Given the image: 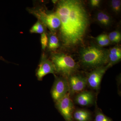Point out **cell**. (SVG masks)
<instances>
[{
  "instance_id": "obj_1",
  "label": "cell",
  "mask_w": 121,
  "mask_h": 121,
  "mask_svg": "<svg viewBox=\"0 0 121 121\" xmlns=\"http://www.w3.org/2000/svg\"><path fill=\"white\" fill-rule=\"evenodd\" d=\"M55 12L60 21L58 37L63 48L71 49L83 43L90 25V17L79 0L58 1Z\"/></svg>"
},
{
  "instance_id": "obj_2",
  "label": "cell",
  "mask_w": 121,
  "mask_h": 121,
  "mask_svg": "<svg viewBox=\"0 0 121 121\" xmlns=\"http://www.w3.org/2000/svg\"><path fill=\"white\" fill-rule=\"evenodd\" d=\"M108 54L107 49L96 44H91L80 49V62L84 67L95 69L108 64Z\"/></svg>"
},
{
  "instance_id": "obj_3",
  "label": "cell",
  "mask_w": 121,
  "mask_h": 121,
  "mask_svg": "<svg viewBox=\"0 0 121 121\" xmlns=\"http://www.w3.org/2000/svg\"><path fill=\"white\" fill-rule=\"evenodd\" d=\"M27 10L43 24L50 32L56 33L59 31L60 21L55 11H48L44 6L39 4L31 8H27Z\"/></svg>"
},
{
  "instance_id": "obj_4",
  "label": "cell",
  "mask_w": 121,
  "mask_h": 121,
  "mask_svg": "<svg viewBox=\"0 0 121 121\" xmlns=\"http://www.w3.org/2000/svg\"><path fill=\"white\" fill-rule=\"evenodd\" d=\"M50 59L54 65L56 73L61 76L67 78L78 70V65L74 59L63 52H52Z\"/></svg>"
},
{
  "instance_id": "obj_5",
  "label": "cell",
  "mask_w": 121,
  "mask_h": 121,
  "mask_svg": "<svg viewBox=\"0 0 121 121\" xmlns=\"http://www.w3.org/2000/svg\"><path fill=\"white\" fill-rule=\"evenodd\" d=\"M55 80L51 91L52 97L56 102L69 92L67 78L54 74Z\"/></svg>"
},
{
  "instance_id": "obj_6",
  "label": "cell",
  "mask_w": 121,
  "mask_h": 121,
  "mask_svg": "<svg viewBox=\"0 0 121 121\" xmlns=\"http://www.w3.org/2000/svg\"><path fill=\"white\" fill-rule=\"evenodd\" d=\"M69 92L56 102V106L66 121H73L74 106Z\"/></svg>"
},
{
  "instance_id": "obj_7",
  "label": "cell",
  "mask_w": 121,
  "mask_h": 121,
  "mask_svg": "<svg viewBox=\"0 0 121 121\" xmlns=\"http://www.w3.org/2000/svg\"><path fill=\"white\" fill-rule=\"evenodd\" d=\"M111 66L109 64L95 68L86 77L87 85L94 90H98L100 87L101 82L106 71Z\"/></svg>"
},
{
  "instance_id": "obj_8",
  "label": "cell",
  "mask_w": 121,
  "mask_h": 121,
  "mask_svg": "<svg viewBox=\"0 0 121 121\" xmlns=\"http://www.w3.org/2000/svg\"><path fill=\"white\" fill-rule=\"evenodd\" d=\"M70 95L84 91L87 85L86 77L80 75L74 74L67 78Z\"/></svg>"
},
{
  "instance_id": "obj_9",
  "label": "cell",
  "mask_w": 121,
  "mask_h": 121,
  "mask_svg": "<svg viewBox=\"0 0 121 121\" xmlns=\"http://www.w3.org/2000/svg\"><path fill=\"white\" fill-rule=\"evenodd\" d=\"M56 73L55 70L52 62L44 53L41 55L40 62L36 70V75L37 79L41 80L48 74Z\"/></svg>"
},
{
  "instance_id": "obj_10",
  "label": "cell",
  "mask_w": 121,
  "mask_h": 121,
  "mask_svg": "<svg viewBox=\"0 0 121 121\" xmlns=\"http://www.w3.org/2000/svg\"><path fill=\"white\" fill-rule=\"evenodd\" d=\"M94 96L92 92L83 91L78 93L76 96L75 101L78 105L82 106H88L93 104Z\"/></svg>"
},
{
  "instance_id": "obj_11",
  "label": "cell",
  "mask_w": 121,
  "mask_h": 121,
  "mask_svg": "<svg viewBox=\"0 0 121 121\" xmlns=\"http://www.w3.org/2000/svg\"><path fill=\"white\" fill-rule=\"evenodd\" d=\"M121 60V48L116 45L108 50V64L111 66L119 63Z\"/></svg>"
},
{
  "instance_id": "obj_12",
  "label": "cell",
  "mask_w": 121,
  "mask_h": 121,
  "mask_svg": "<svg viewBox=\"0 0 121 121\" xmlns=\"http://www.w3.org/2000/svg\"><path fill=\"white\" fill-rule=\"evenodd\" d=\"M47 35L48 38V49L52 52H56L60 46V41L56 33L51 32L47 33Z\"/></svg>"
},
{
  "instance_id": "obj_13",
  "label": "cell",
  "mask_w": 121,
  "mask_h": 121,
  "mask_svg": "<svg viewBox=\"0 0 121 121\" xmlns=\"http://www.w3.org/2000/svg\"><path fill=\"white\" fill-rule=\"evenodd\" d=\"M95 20L100 25L105 27L110 26L112 23V20L110 16L106 12L99 11L96 13Z\"/></svg>"
},
{
  "instance_id": "obj_14",
  "label": "cell",
  "mask_w": 121,
  "mask_h": 121,
  "mask_svg": "<svg viewBox=\"0 0 121 121\" xmlns=\"http://www.w3.org/2000/svg\"><path fill=\"white\" fill-rule=\"evenodd\" d=\"M73 118L76 121H90L91 114L88 111L83 109H78L73 113Z\"/></svg>"
},
{
  "instance_id": "obj_15",
  "label": "cell",
  "mask_w": 121,
  "mask_h": 121,
  "mask_svg": "<svg viewBox=\"0 0 121 121\" xmlns=\"http://www.w3.org/2000/svg\"><path fill=\"white\" fill-rule=\"evenodd\" d=\"M46 27L40 21L37 22L32 26L29 30L30 33L41 34L46 32Z\"/></svg>"
},
{
  "instance_id": "obj_16",
  "label": "cell",
  "mask_w": 121,
  "mask_h": 121,
  "mask_svg": "<svg viewBox=\"0 0 121 121\" xmlns=\"http://www.w3.org/2000/svg\"><path fill=\"white\" fill-rule=\"evenodd\" d=\"M95 39L98 45L102 47L108 46L110 43L108 35L106 34H101L95 37Z\"/></svg>"
},
{
  "instance_id": "obj_17",
  "label": "cell",
  "mask_w": 121,
  "mask_h": 121,
  "mask_svg": "<svg viewBox=\"0 0 121 121\" xmlns=\"http://www.w3.org/2000/svg\"><path fill=\"white\" fill-rule=\"evenodd\" d=\"M108 36L110 43H118L121 41V33L118 30L111 32L108 34Z\"/></svg>"
},
{
  "instance_id": "obj_18",
  "label": "cell",
  "mask_w": 121,
  "mask_h": 121,
  "mask_svg": "<svg viewBox=\"0 0 121 121\" xmlns=\"http://www.w3.org/2000/svg\"><path fill=\"white\" fill-rule=\"evenodd\" d=\"M111 7L112 10L116 13H118L121 11V0H112L110 2Z\"/></svg>"
},
{
  "instance_id": "obj_19",
  "label": "cell",
  "mask_w": 121,
  "mask_h": 121,
  "mask_svg": "<svg viewBox=\"0 0 121 121\" xmlns=\"http://www.w3.org/2000/svg\"><path fill=\"white\" fill-rule=\"evenodd\" d=\"M40 40L42 50L44 52L47 48L48 41V38L47 32H44L41 34Z\"/></svg>"
},
{
  "instance_id": "obj_20",
  "label": "cell",
  "mask_w": 121,
  "mask_h": 121,
  "mask_svg": "<svg viewBox=\"0 0 121 121\" xmlns=\"http://www.w3.org/2000/svg\"><path fill=\"white\" fill-rule=\"evenodd\" d=\"M95 121H112L109 118L106 116L99 110H97L95 114Z\"/></svg>"
},
{
  "instance_id": "obj_21",
  "label": "cell",
  "mask_w": 121,
  "mask_h": 121,
  "mask_svg": "<svg viewBox=\"0 0 121 121\" xmlns=\"http://www.w3.org/2000/svg\"><path fill=\"white\" fill-rule=\"evenodd\" d=\"M101 2L100 0H91L90 1V4L92 8H95L99 7Z\"/></svg>"
},
{
  "instance_id": "obj_22",
  "label": "cell",
  "mask_w": 121,
  "mask_h": 121,
  "mask_svg": "<svg viewBox=\"0 0 121 121\" xmlns=\"http://www.w3.org/2000/svg\"><path fill=\"white\" fill-rule=\"evenodd\" d=\"M52 1L54 4H56V3L58 2V0H52Z\"/></svg>"
},
{
  "instance_id": "obj_23",
  "label": "cell",
  "mask_w": 121,
  "mask_h": 121,
  "mask_svg": "<svg viewBox=\"0 0 121 121\" xmlns=\"http://www.w3.org/2000/svg\"><path fill=\"white\" fill-rule=\"evenodd\" d=\"M0 60H3V61H5V62H7V61L5 60L4 59L3 57H1V56H0Z\"/></svg>"
}]
</instances>
